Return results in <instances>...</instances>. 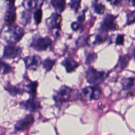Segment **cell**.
Instances as JSON below:
<instances>
[{
	"mask_svg": "<svg viewBox=\"0 0 135 135\" xmlns=\"http://www.w3.org/2000/svg\"><path fill=\"white\" fill-rule=\"evenodd\" d=\"M51 4L58 13L62 12L64 10L66 5L65 0H51Z\"/></svg>",
	"mask_w": 135,
	"mask_h": 135,
	"instance_id": "cell-13",
	"label": "cell"
},
{
	"mask_svg": "<svg viewBox=\"0 0 135 135\" xmlns=\"http://www.w3.org/2000/svg\"><path fill=\"white\" fill-rule=\"evenodd\" d=\"M15 13L13 11H10L7 13L5 22L8 24H13L15 20Z\"/></svg>",
	"mask_w": 135,
	"mask_h": 135,
	"instance_id": "cell-22",
	"label": "cell"
},
{
	"mask_svg": "<svg viewBox=\"0 0 135 135\" xmlns=\"http://www.w3.org/2000/svg\"><path fill=\"white\" fill-rule=\"evenodd\" d=\"M71 26L72 29L73 31H78L80 28V24H79V23H78V22H73L71 24Z\"/></svg>",
	"mask_w": 135,
	"mask_h": 135,
	"instance_id": "cell-28",
	"label": "cell"
},
{
	"mask_svg": "<svg viewBox=\"0 0 135 135\" xmlns=\"http://www.w3.org/2000/svg\"><path fill=\"white\" fill-rule=\"evenodd\" d=\"M86 38H85L84 36L80 37L76 41V44L80 47H83L84 45L87 44Z\"/></svg>",
	"mask_w": 135,
	"mask_h": 135,
	"instance_id": "cell-26",
	"label": "cell"
},
{
	"mask_svg": "<svg viewBox=\"0 0 135 135\" xmlns=\"http://www.w3.org/2000/svg\"><path fill=\"white\" fill-rule=\"evenodd\" d=\"M21 53L20 47L16 46L14 43L5 47L4 52V56L7 59H14L18 56Z\"/></svg>",
	"mask_w": 135,
	"mask_h": 135,
	"instance_id": "cell-10",
	"label": "cell"
},
{
	"mask_svg": "<svg viewBox=\"0 0 135 135\" xmlns=\"http://www.w3.org/2000/svg\"><path fill=\"white\" fill-rule=\"evenodd\" d=\"M34 121L33 116L32 114H28L15 124V129L17 131L24 130L29 128L33 123Z\"/></svg>",
	"mask_w": 135,
	"mask_h": 135,
	"instance_id": "cell-7",
	"label": "cell"
},
{
	"mask_svg": "<svg viewBox=\"0 0 135 135\" xmlns=\"http://www.w3.org/2000/svg\"><path fill=\"white\" fill-rule=\"evenodd\" d=\"M9 37L11 43H15L19 41L24 34V30L18 26H15L9 29Z\"/></svg>",
	"mask_w": 135,
	"mask_h": 135,
	"instance_id": "cell-11",
	"label": "cell"
},
{
	"mask_svg": "<svg viewBox=\"0 0 135 135\" xmlns=\"http://www.w3.org/2000/svg\"><path fill=\"white\" fill-rule=\"evenodd\" d=\"M61 64L65 68V70L68 73L74 71L79 65L78 62L70 57H67L64 59L62 62Z\"/></svg>",
	"mask_w": 135,
	"mask_h": 135,
	"instance_id": "cell-12",
	"label": "cell"
},
{
	"mask_svg": "<svg viewBox=\"0 0 135 135\" xmlns=\"http://www.w3.org/2000/svg\"><path fill=\"white\" fill-rule=\"evenodd\" d=\"M62 19V16L59 14L53 13L50 17L46 20V24L50 29H60Z\"/></svg>",
	"mask_w": 135,
	"mask_h": 135,
	"instance_id": "cell-6",
	"label": "cell"
},
{
	"mask_svg": "<svg viewBox=\"0 0 135 135\" xmlns=\"http://www.w3.org/2000/svg\"><path fill=\"white\" fill-rule=\"evenodd\" d=\"M106 1H108V2H111L112 0H106Z\"/></svg>",
	"mask_w": 135,
	"mask_h": 135,
	"instance_id": "cell-30",
	"label": "cell"
},
{
	"mask_svg": "<svg viewBox=\"0 0 135 135\" xmlns=\"http://www.w3.org/2000/svg\"><path fill=\"white\" fill-rule=\"evenodd\" d=\"M115 18L116 16L112 14H107L101 23L100 27L101 31L107 32L118 30L119 26L115 22Z\"/></svg>",
	"mask_w": 135,
	"mask_h": 135,
	"instance_id": "cell-3",
	"label": "cell"
},
{
	"mask_svg": "<svg viewBox=\"0 0 135 135\" xmlns=\"http://www.w3.org/2000/svg\"><path fill=\"white\" fill-rule=\"evenodd\" d=\"M121 85L123 90H129L134 89V78H125L122 80Z\"/></svg>",
	"mask_w": 135,
	"mask_h": 135,
	"instance_id": "cell-14",
	"label": "cell"
},
{
	"mask_svg": "<svg viewBox=\"0 0 135 135\" xmlns=\"http://www.w3.org/2000/svg\"><path fill=\"white\" fill-rule=\"evenodd\" d=\"M55 64V60H52L51 59H46L42 63L43 67V68L46 71H50L54 64Z\"/></svg>",
	"mask_w": 135,
	"mask_h": 135,
	"instance_id": "cell-16",
	"label": "cell"
},
{
	"mask_svg": "<svg viewBox=\"0 0 135 135\" xmlns=\"http://www.w3.org/2000/svg\"><path fill=\"white\" fill-rule=\"evenodd\" d=\"M37 85L38 83L37 81L31 82L27 85V88L28 89V92L33 96V97H34L36 94V88L37 87Z\"/></svg>",
	"mask_w": 135,
	"mask_h": 135,
	"instance_id": "cell-19",
	"label": "cell"
},
{
	"mask_svg": "<svg viewBox=\"0 0 135 135\" xmlns=\"http://www.w3.org/2000/svg\"><path fill=\"white\" fill-rule=\"evenodd\" d=\"M101 93L100 88L96 85L85 88L82 90V94L84 98H88L90 100H97L99 98Z\"/></svg>",
	"mask_w": 135,
	"mask_h": 135,
	"instance_id": "cell-5",
	"label": "cell"
},
{
	"mask_svg": "<svg viewBox=\"0 0 135 135\" xmlns=\"http://www.w3.org/2000/svg\"><path fill=\"white\" fill-rule=\"evenodd\" d=\"M72 90L68 86L62 85L53 96L56 102H63L67 101L71 97Z\"/></svg>",
	"mask_w": 135,
	"mask_h": 135,
	"instance_id": "cell-4",
	"label": "cell"
},
{
	"mask_svg": "<svg viewBox=\"0 0 135 135\" xmlns=\"http://www.w3.org/2000/svg\"><path fill=\"white\" fill-rule=\"evenodd\" d=\"M124 42V35L122 34H119L115 40V43L117 45H123Z\"/></svg>",
	"mask_w": 135,
	"mask_h": 135,
	"instance_id": "cell-27",
	"label": "cell"
},
{
	"mask_svg": "<svg viewBox=\"0 0 135 135\" xmlns=\"http://www.w3.org/2000/svg\"><path fill=\"white\" fill-rule=\"evenodd\" d=\"M11 67L0 60V72L6 74L11 71Z\"/></svg>",
	"mask_w": 135,
	"mask_h": 135,
	"instance_id": "cell-23",
	"label": "cell"
},
{
	"mask_svg": "<svg viewBox=\"0 0 135 135\" xmlns=\"http://www.w3.org/2000/svg\"><path fill=\"white\" fill-rule=\"evenodd\" d=\"M20 105L23 108L33 112L37 111L41 108L40 102L36 100L34 97H32L26 101L21 102Z\"/></svg>",
	"mask_w": 135,
	"mask_h": 135,
	"instance_id": "cell-9",
	"label": "cell"
},
{
	"mask_svg": "<svg viewBox=\"0 0 135 135\" xmlns=\"http://www.w3.org/2000/svg\"><path fill=\"white\" fill-rule=\"evenodd\" d=\"M129 60L130 56L128 55H124L123 56H120L118 65L120 71L123 70L126 68Z\"/></svg>",
	"mask_w": 135,
	"mask_h": 135,
	"instance_id": "cell-15",
	"label": "cell"
},
{
	"mask_svg": "<svg viewBox=\"0 0 135 135\" xmlns=\"http://www.w3.org/2000/svg\"><path fill=\"white\" fill-rule=\"evenodd\" d=\"M37 2L38 0H24V5L27 9L30 10L33 9L36 6Z\"/></svg>",
	"mask_w": 135,
	"mask_h": 135,
	"instance_id": "cell-20",
	"label": "cell"
},
{
	"mask_svg": "<svg viewBox=\"0 0 135 135\" xmlns=\"http://www.w3.org/2000/svg\"><path fill=\"white\" fill-rule=\"evenodd\" d=\"M42 11L41 8L37 9L34 13V19L36 24H38L41 23L42 18Z\"/></svg>",
	"mask_w": 135,
	"mask_h": 135,
	"instance_id": "cell-21",
	"label": "cell"
},
{
	"mask_svg": "<svg viewBox=\"0 0 135 135\" xmlns=\"http://www.w3.org/2000/svg\"><path fill=\"white\" fill-rule=\"evenodd\" d=\"M93 8L94 12L98 14H102L104 13L105 10V7L102 3H94L93 4Z\"/></svg>",
	"mask_w": 135,
	"mask_h": 135,
	"instance_id": "cell-18",
	"label": "cell"
},
{
	"mask_svg": "<svg viewBox=\"0 0 135 135\" xmlns=\"http://www.w3.org/2000/svg\"><path fill=\"white\" fill-rule=\"evenodd\" d=\"M81 0H71V7L77 12L80 6Z\"/></svg>",
	"mask_w": 135,
	"mask_h": 135,
	"instance_id": "cell-25",
	"label": "cell"
},
{
	"mask_svg": "<svg viewBox=\"0 0 135 135\" xmlns=\"http://www.w3.org/2000/svg\"><path fill=\"white\" fill-rule=\"evenodd\" d=\"M24 60L26 68L32 70H36L42 62L41 57L38 55L27 56Z\"/></svg>",
	"mask_w": 135,
	"mask_h": 135,
	"instance_id": "cell-8",
	"label": "cell"
},
{
	"mask_svg": "<svg viewBox=\"0 0 135 135\" xmlns=\"http://www.w3.org/2000/svg\"><path fill=\"white\" fill-rule=\"evenodd\" d=\"M108 73L105 71H99L92 67H90L86 72L88 82L94 85H99L104 80Z\"/></svg>",
	"mask_w": 135,
	"mask_h": 135,
	"instance_id": "cell-1",
	"label": "cell"
},
{
	"mask_svg": "<svg viewBox=\"0 0 135 135\" xmlns=\"http://www.w3.org/2000/svg\"><path fill=\"white\" fill-rule=\"evenodd\" d=\"M97 54L94 53L89 54L86 58V63L88 64H90L94 62L97 59Z\"/></svg>",
	"mask_w": 135,
	"mask_h": 135,
	"instance_id": "cell-24",
	"label": "cell"
},
{
	"mask_svg": "<svg viewBox=\"0 0 135 135\" xmlns=\"http://www.w3.org/2000/svg\"><path fill=\"white\" fill-rule=\"evenodd\" d=\"M51 44L52 40L49 37H41L36 35L33 37L30 46L37 51H44L46 50Z\"/></svg>",
	"mask_w": 135,
	"mask_h": 135,
	"instance_id": "cell-2",
	"label": "cell"
},
{
	"mask_svg": "<svg viewBox=\"0 0 135 135\" xmlns=\"http://www.w3.org/2000/svg\"><path fill=\"white\" fill-rule=\"evenodd\" d=\"M84 18H85V16L84 14L79 16V17L78 18V20L79 21V22H82L84 20Z\"/></svg>",
	"mask_w": 135,
	"mask_h": 135,
	"instance_id": "cell-29",
	"label": "cell"
},
{
	"mask_svg": "<svg viewBox=\"0 0 135 135\" xmlns=\"http://www.w3.org/2000/svg\"><path fill=\"white\" fill-rule=\"evenodd\" d=\"M107 36L103 34H98L94 36V41L92 42V44L93 45H99L102 43H103L107 40Z\"/></svg>",
	"mask_w": 135,
	"mask_h": 135,
	"instance_id": "cell-17",
	"label": "cell"
}]
</instances>
